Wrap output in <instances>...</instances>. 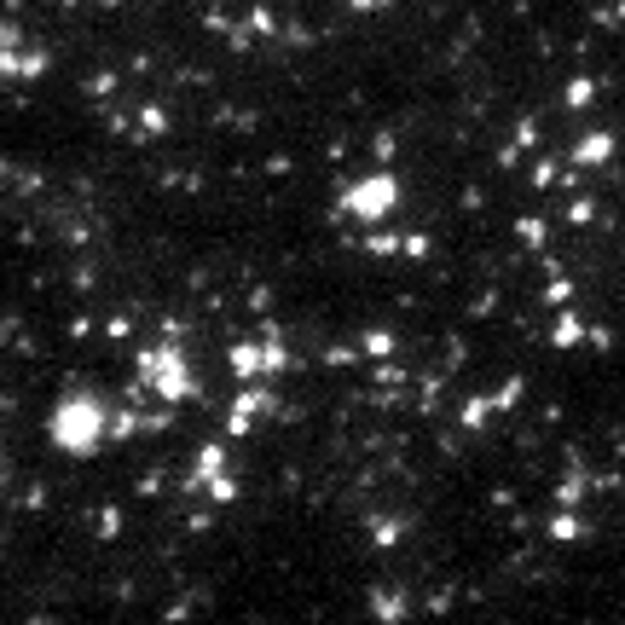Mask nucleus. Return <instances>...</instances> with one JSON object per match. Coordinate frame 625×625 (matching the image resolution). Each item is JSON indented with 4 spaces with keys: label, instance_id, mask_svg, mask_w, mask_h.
<instances>
[{
    "label": "nucleus",
    "instance_id": "6e6552de",
    "mask_svg": "<svg viewBox=\"0 0 625 625\" xmlns=\"http://www.w3.org/2000/svg\"><path fill=\"white\" fill-rule=\"evenodd\" d=\"M0 76H24V82H35V76H47V53H24V58H12L6 47H0Z\"/></svg>",
    "mask_w": 625,
    "mask_h": 625
},
{
    "label": "nucleus",
    "instance_id": "4468645a",
    "mask_svg": "<svg viewBox=\"0 0 625 625\" xmlns=\"http://www.w3.org/2000/svg\"><path fill=\"white\" fill-rule=\"evenodd\" d=\"M487 417H492V394H475V400H463V411H458L463 429H481Z\"/></svg>",
    "mask_w": 625,
    "mask_h": 625
},
{
    "label": "nucleus",
    "instance_id": "20e7f679",
    "mask_svg": "<svg viewBox=\"0 0 625 625\" xmlns=\"http://www.w3.org/2000/svg\"><path fill=\"white\" fill-rule=\"evenodd\" d=\"M614 145H620V139L608 134V128L579 134V139H573V168H602V163H614Z\"/></svg>",
    "mask_w": 625,
    "mask_h": 625
},
{
    "label": "nucleus",
    "instance_id": "7ed1b4c3",
    "mask_svg": "<svg viewBox=\"0 0 625 625\" xmlns=\"http://www.w3.org/2000/svg\"><path fill=\"white\" fill-rule=\"evenodd\" d=\"M139 377L151 382L168 406L191 400V371H186V359H180V348H151V354H139Z\"/></svg>",
    "mask_w": 625,
    "mask_h": 625
},
{
    "label": "nucleus",
    "instance_id": "0eeeda50",
    "mask_svg": "<svg viewBox=\"0 0 625 625\" xmlns=\"http://www.w3.org/2000/svg\"><path fill=\"white\" fill-rule=\"evenodd\" d=\"M232 377H244V382L267 377V359H261V342H238V348H232Z\"/></svg>",
    "mask_w": 625,
    "mask_h": 625
},
{
    "label": "nucleus",
    "instance_id": "1a4fd4ad",
    "mask_svg": "<svg viewBox=\"0 0 625 625\" xmlns=\"http://www.w3.org/2000/svg\"><path fill=\"white\" fill-rule=\"evenodd\" d=\"M267 406H272L267 394H244V400L232 406V423H226V429H232V435H249V429H255V417H261Z\"/></svg>",
    "mask_w": 625,
    "mask_h": 625
},
{
    "label": "nucleus",
    "instance_id": "9b49d317",
    "mask_svg": "<svg viewBox=\"0 0 625 625\" xmlns=\"http://www.w3.org/2000/svg\"><path fill=\"white\" fill-rule=\"evenodd\" d=\"M562 105H568V110H585V105H597V82H591V76H573V82L562 87Z\"/></svg>",
    "mask_w": 625,
    "mask_h": 625
},
{
    "label": "nucleus",
    "instance_id": "aec40b11",
    "mask_svg": "<svg viewBox=\"0 0 625 625\" xmlns=\"http://www.w3.org/2000/svg\"><path fill=\"white\" fill-rule=\"evenodd\" d=\"M614 18H620V24H625V0H614Z\"/></svg>",
    "mask_w": 625,
    "mask_h": 625
},
{
    "label": "nucleus",
    "instance_id": "2eb2a0df",
    "mask_svg": "<svg viewBox=\"0 0 625 625\" xmlns=\"http://www.w3.org/2000/svg\"><path fill=\"white\" fill-rule=\"evenodd\" d=\"M544 232H550V226H544L539 215H521V220H516V238H521V244L539 249V244H544Z\"/></svg>",
    "mask_w": 625,
    "mask_h": 625
},
{
    "label": "nucleus",
    "instance_id": "a211bd4d",
    "mask_svg": "<svg viewBox=\"0 0 625 625\" xmlns=\"http://www.w3.org/2000/svg\"><path fill=\"white\" fill-rule=\"evenodd\" d=\"M359 348H365V354H388V348H394V336H388V330H371Z\"/></svg>",
    "mask_w": 625,
    "mask_h": 625
},
{
    "label": "nucleus",
    "instance_id": "dca6fc26",
    "mask_svg": "<svg viewBox=\"0 0 625 625\" xmlns=\"http://www.w3.org/2000/svg\"><path fill=\"white\" fill-rule=\"evenodd\" d=\"M556 180H562V174H556V163H533V191H550Z\"/></svg>",
    "mask_w": 625,
    "mask_h": 625
},
{
    "label": "nucleus",
    "instance_id": "f3484780",
    "mask_svg": "<svg viewBox=\"0 0 625 625\" xmlns=\"http://www.w3.org/2000/svg\"><path fill=\"white\" fill-rule=\"evenodd\" d=\"M568 220H573V226H585V220H597V197H579V203L568 209Z\"/></svg>",
    "mask_w": 625,
    "mask_h": 625
},
{
    "label": "nucleus",
    "instance_id": "f8f14e48",
    "mask_svg": "<svg viewBox=\"0 0 625 625\" xmlns=\"http://www.w3.org/2000/svg\"><path fill=\"white\" fill-rule=\"evenodd\" d=\"M544 301H550V307H568L573 301V278L562 267H550V284H544Z\"/></svg>",
    "mask_w": 625,
    "mask_h": 625
},
{
    "label": "nucleus",
    "instance_id": "ddd939ff",
    "mask_svg": "<svg viewBox=\"0 0 625 625\" xmlns=\"http://www.w3.org/2000/svg\"><path fill=\"white\" fill-rule=\"evenodd\" d=\"M521 394H527V377L516 371L510 382H498V388H492V411H510V406L521 400Z\"/></svg>",
    "mask_w": 625,
    "mask_h": 625
},
{
    "label": "nucleus",
    "instance_id": "f03ea898",
    "mask_svg": "<svg viewBox=\"0 0 625 625\" xmlns=\"http://www.w3.org/2000/svg\"><path fill=\"white\" fill-rule=\"evenodd\" d=\"M400 180L388 174V168H377V174H365V180H354V186H342V215L365 220V226H377V220H388L394 209H400Z\"/></svg>",
    "mask_w": 625,
    "mask_h": 625
},
{
    "label": "nucleus",
    "instance_id": "423d86ee",
    "mask_svg": "<svg viewBox=\"0 0 625 625\" xmlns=\"http://www.w3.org/2000/svg\"><path fill=\"white\" fill-rule=\"evenodd\" d=\"M544 533H550V544H579L591 527H585V516H579L573 504H562V510L550 516V527H544Z\"/></svg>",
    "mask_w": 625,
    "mask_h": 625
},
{
    "label": "nucleus",
    "instance_id": "39448f33",
    "mask_svg": "<svg viewBox=\"0 0 625 625\" xmlns=\"http://www.w3.org/2000/svg\"><path fill=\"white\" fill-rule=\"evenodd\" d=\"M585 336H591V319H585V313H573V307H562V313H556V325H550V348H556V354H573Z\"/></svg>",
    "mask_w": 625,
    "mask_h": 625
},
{
    "label": "nucleus",
    "instance_id": "f257e3e1",
    "mask_svg": "<svg viewBox=\"0 0 625 625\" xmlns=\"http://www.w3.org/2000/svg\"><path fill=\"white\" fill-rule=\"evenodd\" d=\"M110 429V406L99 394H64L53 411V423H47V435H53L58 452H70V458H93L99 452V440Z\"/></svg>",
    "mask_w": 625,
    "mask_h": 625
},
{
    "label": "nucleus",
    "instance_id": "9d476101",
    "mask_svg": "<svg viewBox=\"0 0 625 625\" xmlns=\"http://www.w3.org/2000/svg\"><path fill=\"white\" fill-rule=\"evenodd\" d=\"M215 475H226V452L220 446H203L197 452V469H191V487H209Z\"/></svg>",
    "mask_w": 625,
    "mask_h": 625
},
{
    "label": "nucleus",
    "instance_id": "6ab92c4d",
    "mask_svg": "<svg viewBox=\"0 0 625 625\" xmlns=\"http://www.w3.org/2000/svg\"><path fill=\"white\" fill-rule=\"evenodd\" d=\"M400 249V238H388V232H371V255H394Z\"/></svg>",
    "mask_w": 625,
    "mask_h": 625
}]
</instances>
